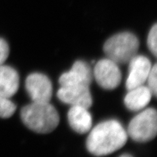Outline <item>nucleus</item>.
Wrapping results in <instances>:
<instances>
[{
    "instance_id": "obj_1",
    "label": "nucleus",
    "mask_w": 157,
    "mask_h": 157,
    "mask_svg": "<svg viewBox=\"0 0 157 157\" xmlns=\"http://www.w3.org/2000/svg\"><path fill=\"white\" fill-rule=\"evenodd\" d=\"M127 131L117 119L103 121L94 127L88 135L86 146L90 154L105 156L117 151L126 144Z\"/></svg>"
},
{
    "instance_id": "obj_2",
    "label": "nucleus",
    "mask_w": 157,
    "mask_h": 157,
    "mask_svg": "<svg viewBox=\"0 0 157 157\" xmlns=\"http://www.w3.org/2000/svg\"><path fill=\"white\" fill-rule=\"evenodd\" d=\"M21 117L28 128L38 133H49L58 127L60 117L50 102H32L21 109Z\"/></svg>"
},
{
    "instance_id": "obj_3",
    "label": "nucleus",
    "mask_w": 157,
    "mask_h": 157,
    "mask_svg": "<svg viewBox=\"0 0 157 157\" xmlns=\"http://www.w3.org/2000/svg\"><path fill=\"white\" fill-rule=\"evenodd\" d=\"M138 48V39L129 31L114 34L107 39L103 46V50L108 58L117 64L128 63L136 56Z\"/></svg>"
},
{
    "instance_id": "obj_4",
    "label": "nucleus",
    "mask_w": 157,
    "mask_h": 157,
    "mask_svg": "<svg viewBox=\"0 0 157 157\" xmlns=\"http://www.w3.org/2000/svg\"><path fill=\"white\" fill-rule=\"evenodd\" d=\"M127 132L133 140L138 143L153 140L157 133L156 109L148 108L135 116L129 122Z\"/></svg>"
},
{
    "instance_id": "obj_5",
    "label": "nucleus",
    "mask_w": 157,
    "mask_h": 157,
    "mask_svg": "<svg viewBox=\"0 0 157 157\" xmlns=\"http://www.w3.org/2000/svg\"><path fill=\"white\" fill-rule=\"evenodd\" d=\"M93 75L97 83L105 90L117 88L121 81L120 68L110 58H103L95 64Z\"/></svg>"
},
{
    "instance_id": "obj_6",
    "label": "nucleus",
    "mask_w": 157,
    "mask_h": 157,
    "mask_svg": "<svg viewBox=\"0 0 157 157\" xmlns=\"http://www.w3.org/2000/svg\"><path fill=\"white\" fill-rule=\"evenodd\" d=\"M25 89L33 102H50L52 95V85L48 76L42 73H32L27 76Z\"/></svg>"
},
{
    "instance_id": "obj_7",
    "label": "nucleus",
    "mask_w": 157,
    "mask_h": 157,
    "mask_svg": "<svg viewBox=\"0 0 157 157\" xmlns=\"http://www.w3.org/2000/svg\"><path fill=\"white\" fill-rule=\"evenodd\" d=\"M151 67V63L147 57L141 55L133 57L129 61V74L126 81L127 90L143 85Z\"/></svg>"
},
{
    "instance_id": "obj_8",
    "label": "nucleus",
    "mask_w": 157,
    "mask_h": 157,
    "mask_svg": "<svg viewBox=\"0 0 157 157\" xmlns=\"http://www.w3.org/2000/svg\"><path fill=\"white\" fill-rule=\"evenodd\" d=\"M58 99L71 105H81L87 109L93 104V98L89 88L86 85H73L61 87L57 93Z\"/></svg>"
},
{
    "instance_id": "obj_9",
    "label": "nucleus",
    "mask_w": 157,
    "mask_h": 157,
    "mask_svg": "<svg viewBox=\"0 0 157 157\" xmlns=\"http://www.w3.org/2000/svg\"><path fill=\"white\" fill-rule=\"evenodd\" d=\"M93 72L87 63L76 60L70 71L65 72L59 78L61 87L73 85L90 86L93 81Z\"/></svg>"
},
{
    "instance_id": "obj_10",
    "label": "nucleus",
    "mask_w": 157,
    "mask_h": 157,
    "mask_svg": "<svg viewBox=\"0 0 157 157\" xmlns=\"http://www.w3.org/2000/svg\"><path fill=\"white\" fill-rule=\"evenodd\" d=\"M71 127L79 134H84L91 129L93 119L88 109L81 105H71L68 112Z\"/></svg>"
},
{
    "instance_id": "obj_11",
    "label": "nucleus",
    "mask_w": 157,
    "mask_h": 157,
    "mask_svg": "<svg viewBox=\"0 0 157 157\" xmlns=\"http://www.w3.org/2000/svg\"><path fill=\"white\" fill-rule=\"evenodd\" d=\"M19 75L14 68L0 65V96L10 98L19 87Z\"/></svg>"
},
{
    "instance_id": "obj_12",
    "label": "nucleus",
    "mask_w": 157,
    "mask_h": 157,
    "mask_svg": "<svg viewBox=\"0 0 157 157\" xmlns=\"http://www.w3.org/2000/svg\"><path fill=\"white\" fill-rule=\"evenodd\" d=\"M128 91L124 99V103L127 109L132 111L144 109L149 103L153 95L149 88L143 84Z\"/></svg>"
},
{
    "instance_id": "obj_13",
    "label": "nucleus",
    "mask_w": 157,
    "mask_h": 157,
    "mask_svg": "<svg viewBox=\"0 0 157 157\" xmlns=\"http://www.w3.org/2000/svg\"><path fill=\"white\" fill-rule=\"evenodd\" d=\"M16 105L10 98L0 96V117L9 118L14 114Z\"/></svg>"
},
{
    "instance_id": "obj_14",
    "label": "nucleus",
    "mask_w": 157,
    "mask_h": 157,
    "mask_svg": "<svg viewBox=\"0 0 157 157\" xmlns=\"http://www.w3.org/2000/svg\"><path fill=\"white\" fill-rule=\"evenodd\" d=\"M156 36H157V25L154 23L151 29L149 31L147 38V44L152 54L156 57L157 54V45H156Z\"/></svg>"
},
{
    "instance_id": "obj_15",
    "label": "nucleus",
    "mask_w": 157,
    "mask_h": 157,
    "mask_svg": "<svg viewBox=\"0 0 157 157\" xmlns=\"http://www.w3.org/2000/svg\"><path fill=\"white\" fill-rule=\"evenodd\" d=\"M157 67L156 64L152 66L151 68L150 72H149L148 77H147L146 81L148 82V87L149 90L151 92L152 95L156 97L157 93Z\"/></svg>"
},
{
    "instance_id": "obj_16",
    "label": "nucleus",
    "mask_w": 157,
    "mask_h": 157,
    "mask_svg": "<svg viewBox=\"0 0 157 157\" xmlns=\"http://www.w3.org/2000/svg\"><path fill=\"white\" fill-rule=\"evenodd\" d=\"M10 48L5 39L0 38V65L4 64L9 56Z\"/></svg>"
},
{
    "instance_id": "obj_17",
    "label": "nucleus",
    "mask_w": 157,
    "mask_h": 157,
    "mask_svg": "<svg viewBox=\"0 0 157 157\" xmlns=\"http://www.w3.org/2000/svg\"><path fill=\"white\" fill-rule=\"evenodd\" d=\"M119 157H133V156H132V155H130L129 154H124L122 155H121Z\"/></svg>"
}]
</instances>
